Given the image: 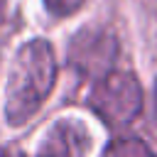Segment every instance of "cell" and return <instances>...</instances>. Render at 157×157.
Returning <instances> with one entry per match:
<instances>
[{"label":"cell","mask_w":157,"mask_h":157,"mask_svg":"<svg viewBox=\"0 0 157 157\" xmlns=\"http://www.w3.org/2000/svg\"><path fill=\"white\" fill-rule=\"evenodd\" d=\"M56 83V59L47 39L25 42L10 64L5 86V120L12 128L29 123Z\"/></svg>","instance_id":"6da1fadb"},{"label":"cell","mask_w":157,"mask_h":157,"mask_svg":"<svg viewBox=\"0 0 157 157\" xmlns=\"http://www.w3.org/2000/svg\"><path fill=\"white\" fill-rule=\"evenodd\" d=\"M83 2H86V0H44L47 10H49L52 15H56V17H66V15L78 12V10L83 7Z\"/></svg>","instance_id":"8992f818"},{"label":"cell","mask_w":157,"mask_h":157,"mask_svg":"<svg viewBox=\"0 0 157 157\" xmlns=\"http://www.w3.org/2000/svg\"><path fill=\"white\" fill-rule=\"evenodd\" d=\"M103 157H155L142 137H115L105 145Z\"/></svg>","instance_id":"5b68a950"},{"label":"cell","mask_w":157,"mask_h":157,"mask_svg":"<svg viewBox=\"0 0 157 157\" xmlns=\"http://www.w3.org/2000/svg\"><path fill=\"white\" fill-rule=\"evenodd\" d=\"M118 56V42L108 29L83 27L74 34L69 47V64L83 76H101L110 71Z\"/></svg>","instance_id":"3957f363"},{"label":"cell","mask_w":157,"mask_h":157,"mask_svg":"<svg viewBox=\"0 0 157 157\" xmlns=\"http://www.w3.org/2000/svg\"><path fill=\"white\" fill-rule=\"evenodd\" d=\"M91 147L88 128L76 118L56 120L37 147V157H86Z\"/></svg>","instance_id":"277c9868"},{"label":"cell","mask_w":157,"mask_h":157,"mask_svg":"<svg viewBox=\"0 0 157 157\" xmlns=\"http://www.w3.org/2000/svg\"><path fill=\"white\" fill-rule=\"evenodd\" d=\"M0 157H25V155L15 147H0Z\"/></svg>","instance_id":"52a82bcc"},{"label":"cell","mask_w":157,"mask_h":157,"mask_svg":"<svg viewBox=\"0 0 157 157\" xmlns=\"http://www.w3.org/2000/svg\"><path fill=\"white\" fill-rule=\"evenodd\" d=\"M88 105L105 125L123 128L142 113V86L132 74L110 69L96 78L88 96Z\"/></svg>","instance_id":"7a4b0ae2"}]
</instances>
